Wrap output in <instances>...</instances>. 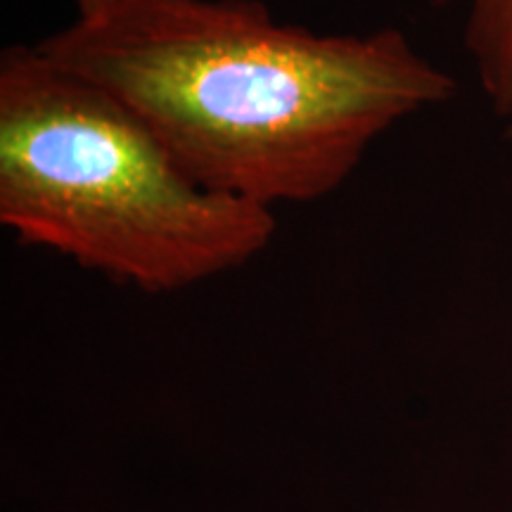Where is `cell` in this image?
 Wrapping results in <instances>:
<instances>
[{
  "instance_id": "obj_1",
  "label": "cell",
  "mask_w": 512,
  "mask_h": 512,
  "mask_svg": "<svg viewBox=\"0 0 512 512\" xmlns=\"http://www.w3.org/2000/svg\"><path fill=\"white\" fill-rule=\"evenodd\" d=\"M36 48L204 188L273 211L337 192L384 133L456 95L401 29L318 34L259 0H126Z\"/></svg>"
},
{
  "instance_id": "obj_2",
  "label": "cell",
  "mask_w": 512,
  "mask_h": 512,
  "mask_svg": "<svg viewBox=\"0 0 512 512\" xmlns=\"http://www.w3.org/2000/svg\"><path fill=\"white\" fill-rule=\"evenodd\" d=\"M0 226L145 292L264 254L275 211L190 178L110 93L36 46L0 55Z\"/></svg>"
},
{
  "instance_id": "obj_3",
  "label": "cell",
  "mask_w": 512,
  "mask_h": 512,
  "mask_svg": "<svg viewBox=\"0 0 512 512\" xmlns=\"http://www.w3.org/2000/svg\"><path fill=\"white\" fill-rule=\"evenodd\" d=\"M463 10V43L503 136L512 140V0H434Z\"/></svg>"
},
{
  "instance_id": "obj_4",
  "label": "cell",
  "mask_w": 512,
  "mask_h": 512,
  "mask_svg": "<svg viewBox=\"0 0 512 512\" xmlns=\"http://www.w3.org/2000/svg\"><path fill=\"white\" fill-rule=\"evenodd\" d=\"M72 3L76 8V17H93L114 8V5L126 3V0H72Z\"/></svg>"
}]
</instances>
